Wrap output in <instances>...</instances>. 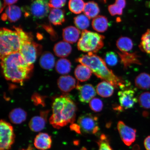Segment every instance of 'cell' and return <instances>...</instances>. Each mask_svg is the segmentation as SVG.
<instances>
[{
    "instance_id": "33",
    "label": "cell",
    "mask_w": 150,
    "mask_h": 150,
    "mask_svg": "<svg viewBox=\"0 0 150 150\" xmlns=\"http://www.w3.org/2000/svg\"><path fill=\"white\" fill-rule=\"evenodd\" d=\"M138 100L142 108L147 109L150 108V92H145L141 94Z\"/></svg>"
},
{
    "instance_id": "24",
    "label": "cell",
    "mask_w": 150,
    "mask_h": 150,
    "mask_svg": "<svg viewBox=\"0 0 150 150\" xmlns=\"http://www.w3.org/2000/svg\"><path fill=\"white\" fill-rule=\"evenodd\" d=\"M41 67L46 70H51L55 64V59L51 52H46L42 54L39 60Z\"/></svg>"
},
{
    "instance_id": "16",
    "label": "cell",
    "mask_w": 150,
    "mask_h": 150,
    "mask_svg": "<svg viewBox=\"0 0 150 150\" xmlns=\"http://www.w3.org/2000/svg\"><path fill=\"white\" fill-rule=\"evenodd\" d=\"M35 147L40 150L50 149L52 144L51 137L46 133H40L35 137L34 142Z\"/></svg>"
},
{
    "instance_id": "40",
    "label": "cell",
    "mask_w": 150,
    "mask_h": 150,
    "mask_svg": "<svg viewBox=\"0 0 150 150\" xmlns=\"http://www.w3.org/2000/svg\"><path fill=\"white\" fill-rule=\"evenodd\" d=\"M115 4L122 9L124 8L126 6L125 0H115Z\"/></svg>"
},
{
    "instance_id": "36",
    "label": "cell",
    "mask_w": 150,
    "mask_h": 150,
    "mask_svg": "<svg viewBox=\"0 0 150 150\" xmlns=\"http://www.w3.org/2000/svg\"><path fill=\"white\" fill-rule=\"evenodd\" d=\"M97 143L99 146L98 150H113L110 145L107 137L104 134L101 136Z\"/></svg>"
},
{
    "instance_id": "28",
    "label": "cell",
    "mask_w": 150,
    "mask_h": 150,
    "mask_svg": "<svg viewBox=\"0 0 150 150\" xmlns=\"http://www.w3.org/2000/svg\"><path fill=\"white\" fill-rule=\"evenodd\" d=\"M117 46L121 52H127L132 50L133 43L131 39L128 37H122L118 39Z\"/></svg>"
},
{
    "instance_id": "44",
    "label": "cell",
    "mask_w": 150,
    "mask_h": 150,
    "mask_svg": "<svg viewBox=\"0 0 150 150\" xmlns=\"http://www.w3.org/2000/svg\"><path fill=\"white\" fill-rule=\"evenodd\" d=\"M101 1H102L104 3H106L107 2V0H101Z\"/></svg>"
},
{
    "instance_id": "37",
    "label": "cell",
    "mask_w": 150,
    "mask_h": 150,
    "mask_svg": "<svg viewBox=\"0 0 150 150\" xmlns=\"http://www.w3.org/2000/svg\"><path fill=\"white\" fill-rule=\"evenodd\" d=\"M66 0H50L48 5L52 8H59L64 6Z\"/></svg>"
},
{
    "instance_id": "13",
    "label": "cell",
    "mask_w": 150,
    "mask_h": 150,
    "mask_svg": "<svg viewBox=\"0 0 150 150\" xmlns=\"http://www.w3.org/2000/svg\"><path fill=\"white\" fill-rule=\"evenodd\" d=\"M49 112L48 110L42 111L40 112V116H35L32 118L29 124L30 128L32 131L38 132L44 129Z\"/></svg>"
},
{
    "instance_id": "3",
    "label": "cell",
    "mask_w": 150,
    "mask_h": 150,
    "mask_svg": "<svg viewBox=\"0 0 150 150\" xmlns=\"http://www.w3.org/2000/svg\"><path fill=\"white\" fill-rule=\"evenodd\" d=\"M76 108V104L70 97L66 96L57 97L52 103L50 124L54 128L59 129L69 123H74Z\"/></svg>"
},
{
    "instance_id": "4",
    "label": "cell",
    "mask_w": 150,
    "mask_h": 150,
    "mask_svg": "<svg viewBox=\"0 0 150 150\" xmlns=\"http://www.w3.org/2000/svg\"><path fill=\"white\" fill-rule=\"evenodd\" d=\"M13 27L20 39V53L26 62L30 65H33L38 55L40 53L42 46L34 42L31 33L25 32L20 27Z\"/></svg>"
},
{
    "instance_id": "18",
    "label": "cell",
    "mask_w": 150,
    "mask_h": 150,
    "mask_svg": "<svg viewBox=\"0 0 150 150\" xmlns=\"http://www.w3.org/2000/svg\"><path fill=\"white\" fill-rule=\"evenodd\" d=\"M80 32L79 30L74 26H69L63 30L64 40L71 44L76 42L79 38Z\"/></svg>"
},
{
    "instance_id": "34",
    "label": "cell",
    "mask_w": 150,
    "mask_h": 150,
    "mask_svg": "<svg viewBox=\"0 0 150 150\" xmlns=\"http://www.w3.org/2000/svg\"><path fill=\"white\" fill-rule=\"evenodd\" d=\"M89 106L91 109L95 112L102 111L103 108V103L100 99L94 98L89 102Z\"/></svg>"
},
{
    "instance_id": "6",
    "label": "cell",
    "mask_w": 150,
    "mask_h": 150,
    "mask_svg": "<svg viewBox=\"0 0 150 150\" xmlns=\"http://www.w3.org/2000/svg\"><path fill=\"white\" fill-rule=\"evenodd\" d=\"M104 35L87 30L82 32L77 47L80 51L95 53L99 51L104 45Z\"/></svg>"
},
{
    "instance_id": "23",
    "label": "cell",
    "mask_w": 150,
    "mask_h": 150,
    "mask_svg": "<svg viewBox=\"0 0 150 150\" xmlns=\"http://www.w3.org/2000/svg\"><path fill=\"white\" fill-rule=\"evenodd\" d=\"M92 73V72L89 67L82 64L78 65L74 71L76 78L82 82L88 80L91 77Z\"/></svg>"
},
{
    "instance_id": "41",
    "label": "cell",
    "mask_w": 150,
    "mask_h": 150,
    "mask_svg": "<svg viewBox=\"0 0 150 150\" xmlns=\"http://www.w3.org/2000/svg\"><path fill=\"white\" fill-rule=\"evenodd\" d=\"M70 129L71 130L75 131V132L78 133V134H80L81 133L80 127L78 124H76L74 123L72 124L70 126Z\"/></svg>"
},
{
    "instance_id": "26",
    "label": "cell",
    "mask_w": 150,
    "mask_h": 150,
    "mask_svg": "<svg viewBox=\"0 0 150 150\" xmlns=\"http://www.w3.org/2000/svg\"><path fill=\"white\" fill-rule=\"evenodd\" d=\"M135 84L137 87L141 89H150V75L147 73H141L135 79Z\"/></svg>"
},
{
    "instance_id": "31",
    "label": "cell",
    "mask_w": 150,
    "mask_h": 150,
    "mask_svg": "<svg viewBox=\"0 0 150 150\" xmlns=\"http://www.w3.org/2000/svg\"><path fill=\"white\" fill-rule=\"evenodd\" d=\"M89 19L85 15H79L74 18V23L78 29L83 31L89 26Z\"/></svg>"
},
{
    "instance_id": "19",
    "label": "cell",
    "mask_w": 150,
    "mask_h": 150,
    "mask_svg": "<svg viewBox=\"0 0 150 150\" xmlns=\"http://www.w3.org/2000/svg\"><path fill=\"white\" fill-rule=\"evenodd\" d=\"M72 50V47L70 44L64 41L56 43L54 48L55 55L60 57H67L71 54Z\"/></svg>"
},
{
    "instance_id": "14",
    "label": "cell",
    "mask_w": 150,
    "mask_h": 150,
    "mask_svg": "<svg viewBox=\"0 0 150 150\" xmlns=\"http://www.w3.org/2000/svg\"><path fill=\"white\" fill-rule=\"evenodd\" d=\"M78 83L76 79L70 76H63L59 78L57 81L58 87L64 93L70 92L76 88Z\"/></svg>"
},
{
    "instance_id": "1",
    "label": "cell",
    "mask_w": 150,
    "mask_h": 150,
    "mask_svg": "<svg viewBox=\"0 0 150 150\" xmlns=\"http://www.w3.org/2000/svg\"><path fill=\"white\" fill-rule=\"evenodd\" d=\"M1 65L4 76L7 80L22 83L30 76L33 65L26 62L19 52L1 58Z\"/></svg>"
},
{
    "instance_id": "21",
    "label": "cell",
    "mask_w": 150,
    "mask_h": 150,
    "mask_svg": "<svg viewBox=\"0 0 150 150\" xmlns=\"http://www.w3.org/2000/svg\"><path fill=\"white\" fill-rule=\"evenodd\" d=\"M48 18L50 22L53 25H61L65 21L64 11L59 8H52Z\"/></svg>"
},
{
    "instance_id": "39",
    "label": "cell",
    "mask_w": 150,
    "mask_h": 150,
    "mask_svg": "<svg viewBox=\"0 0 150 150\" xmlns=\"http://www.w3.org/2000/svg\"><path fill=\"white\" fill-rule=\"evenodd\" d=\"M32 99L34 104L36 105L39 104H42L44 105V97L41 96L40 95L35 93L33 95Z\"/></svg>"
},
{
    "instance_id": "29",
    "label": "cell",
    "mask_w": 150,
    "mask_h": 150,
    "mask_svg": "<svg viewBox=\"0 0 150 150\" xmlns=\"http://www.w3.org/2000/svg\"><path fill=\"white\" fill-rule=\"evenodd\" d=\"M56 70L59 74H66L70 72L71 64L69 60L61 59L58 60L56 64Z\"/></svg>"
},
{
    "instance_id": "10",
    "label": "cell",
    "mask_w": 150,
    "mask_h": 150,
    "mask_svg": "<svg viewBox=\"0 0 150 150\" xmlns=\"http://www.w3.org/2000/svg\"><path fill=\"white\" fill-rule=\"evenodd\" d=\"M117 129L121 139L125 145L130 146L135 141L136 129L127 126L122 121L118 122Z\"/></svg>"
},
{
    "instance_id": "32",
    "label": "cell",
    "mask_w": 150,
    "mask_h": 150,
    "mask_svg": "<svg viewBox=\"0 0 150 150\" xmlns=\"http://www.w3.org/2000/svg\"><path fill=\"white\" fill-rule=\"evenodd\" d=\"M139 47L142 51L150 56V29L142 35Z\"/></svg>"
},
{
    "instance_id": "11",
    "label": "cell",
    "mask_w": 150,
    "mask_h": 150,
    "mask_svg": "<svg viewBox=\"0 0 150 150\" xmlns=\"http://www.w3.org/2000/svg\"><path fill=\"white\" fill-rule=\"evenodd\" d=\"M119 102L122 109L127 110L133 108L137 102L135 96V92L132 89H123L118 93Z\"/></svg>"
},
{
    "instance_id": "2",
    "label": "cell",
    "mask_w": 150,
    "mask_h": 150,
    "mask_svg": "<svg viewBox=\"0 0 150 150\" xmlns=\"http://www.w3.org/2000/svg\"><path fill=\"white\" fill-rule=\"evenodd\" d=\"M76 61L89 67L97 77L109 82L116 88L124 89L126 85L124 80L116 76L108 68L104 60L95 53L82 55Z\"/></svg>"
},
{
    "instance_id": "43",
    "label": "cell",
    "mask_w": 150,
    "mask_h": 150,
    "mask_svg": "<svg viewBox=\"0 0 150 150\" xmlns=\"http://www.w3.org/2000/svg\"><path fill=\"white\" fill-rule=\"evenodd\" d=\"M4 2V8L5 6H7L12 5L14 4L17 2L18 0H3Z\"/></svg>"
},
{
    "instance_id": "9",
    "label": "cell",
    "mask_w": 150,
    "mask_h": 150,
    "mask_svg": "<svg viewBox=\"0 0 150 150\" xmlns=\"http://www.w3.org/2000/svg\"><path fill=\"white\" fill-rule=\"evenodd\" d=\"M50 8L46 0H34L31 4L29 11L34 18L42 19L47 16Z\"/></svg>"
},
{
    "instance_id": "8",
    "label": "cell",
    "mask_w": 150,
    "mask_h": 150,
    "mask_svg": "<svg viewBox=\"0 0 150 150\" xmlns=\"http://www.w3.org/2000/svg\"><path fill=\"white\" fill-rule=\"evenodd\" d=\"M0 130V150H10L15 141L13 128L10 123L1 120Z\"/></svg>"
},
{
    "instance_id": "25",
    "label": "cell",
    "mask_w": 150,
    "mask_h": 150,
    "mask_svg": "<svg viewBox=\"0 0 150 150\" xmlns=\"http://www.w3.org/2000/svg\"><path fill=\"white\" fill-rule=\"evenodd\" d=\"M27 117V112L21 108L14 109L9 115V119L11 122L15 124H20L23 122L25 120Z\"/></svg>"
},
{
    "instance_id": "42",
    "label": "cell",
    "mask_w": 150,
    "mask_h": 150,
    "mask_svg": "<svg viewBox=\"0 0 150 150\" xmlns=\"http://www.w3.org/2000/svg\"><path fill=\"white\" fill-rule=\"evenodd\" d=\"M144 145L145 149L147 150H150V136L146 137L144 141Z\"/></svg>"
},
{
    "instance_id": "7",
    "label": "cell",
    "mask_w": 150,
    "mask_h": 150,
    "mask_svg": "<svg viewBox=\"0 0 150 150\" xmlns=\"http://www.w3.org/2000/svg\"><path fill=\"white\" fill-rule=\"evenodd\" d=\"M98 120L97 116L91 113L81 115L78 120L81 132L88 134H97L99 130Z\"/></svg>"
},
{
    "instance_id": "27",
    "label": "cell",
    "mask_w": 150,
    "mask_h": 150,
    "mask_svg": "<svg viewBox=\"0 0 150 150\" xmlns=\"http://www.w3.org/2000/svg\"><path fill=\"white\" fill-rule=\"evenodd\" d=\"M83 12L84 15L89 18H94L98 16L100 9L96 3L90 1L85 3Z\"/></svg>"
},
{
    "instance_id": "30",
    "label": "cell",
    "mask_w": 150,
    "mask_h": 150,
    "mask_svg": "<svg viewBox=\"0 0 150 150\" xmlns=\"http://www.w3.org/2000/svg\"><path fill=\"white\" fill-rule=\"evenodd\" d=\"M85 3L83 0H70L69 9L75 14H79L83 11Z\"/></svg>"
},
{
    "instance_id": "12",
    "label": "cell",
    "mask_w": 150,
    "mask_h": 150,
    "mask_svg": "<svg viewBox=\"0 0 150 150\" xmlns=\"http://www.w3.org/2000/svg\"><path fill=\"white\" fill-rule=\"evenodd\" d=\"M76 88L78 91V97L80 102L83 103L90 102L96 95V91L91 84L81 85L78 84Z\"/></svg>"
},
{
    "instance_id": "20",
    "label": "cell",
    "mask_w": 150,
    "mask_h": 150,
    "mask_svg": "<svg viewBox=\"0 0 150 150\" xmlns=\"http://www.w3.org/2000/svg\"><path fill=\"white\" fill-rule=\"evenodd\" d=\"M114 86L106 81L99 83L97 86L96 91L97 94L103 98L111 96L114 92Z\"/></svg>"
},
{
    "instance_id": "22",
    "label": "cell",
    "mask_w": 150,
    "mask_h": 150,
    "mask_svg": "<svg viewBox=\"0 0 150 150\" xmlns=\"http://www.w3.org/2000/svg\"><path fill=\"white\" fill-rule=\"evenodd\" d=\"M92 25L95 30L99 33H104L107 30L109 24L105 16H99L93 19Z\"/></svg>"
},
{
    "instance_id": "35",
    "label": "cell",
    "mask_w": 150,
    "mask_h": 150,
    "mask_svg": "<svg viewBox=\"0 0 150 150\" xmlns=\"http://www.w3.org/2000/svg\"><path fill=\"white\" fill-rule=\"evenodd\" d=\"M105 59L106 63L110 66H114L118 63V59L117 54L113 52H106Z\"/></svg>"
},
{
    "instance_id": "17",
    "label": "cell",
    "mask_w": 150,
    "mask_h": 150,
    "mask_svg": "<svg viewBox=\"0 0 150 150\" xmlns=\"http://www.w3.org/2000/svg\"><path fill=\"white\" fill-rule=\"evenodd\" d=\"M117 52L122 64L125 69L128 68L133 64H141L139 59V56L136 53H129L127 52Z\"/></svg>"
},
{
    "instance_id": "15",
    "label": "cell",
    "mask_w": 150,
    "mask_h": 150,
    "mask_svg": "<svg viewBox=\"0 0 150 150\" xmlns=\"http://www.w3.org/2000/svg\"><path fill=\"white\" fill-rule=\"evenodd\" d=\"M21 14V9L17 6H9L6 9L4 13L2 15L1 18L4 21L8 20L11 22H15L20 19Z\"/></svg>"
},
{
    "instance_id": "5",
    "label": "cell",
    "mask_w": 150,
    "mask_h": 150,
    "mask_svg": "<svg viewBox=\"0 0 150 150\" xmlns=\"http://www.w3.org/2000/svg\"><path fill=\"white\" fill-rule=\"evenodd\" d=\"M0 43L1 58L20 51L21 42L19 36L16 30L1 28Z\"/></svg>"
},
{
    "instance_id": "38",
    "label": "cell",
    "mask_w": 150,
    "mask_h": 150,
    "mask_svg": "<svg viewBox=\"0 0 150 150\" xmlns=\"http://www.w3.org/2000/svg\"><path fill=\"white\" fill-rule=\"evenodd\" d=\"M108 9L109 12L112 16L117 15L120 16L123 13V9L118 7L115 4L109 6Z\"/></svg>"
}]
</instances>
